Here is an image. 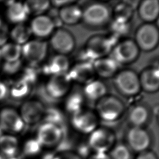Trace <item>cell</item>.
Here are the masks:
<instances>
[{
	"mask_svg": "<svg viewBox=\"0 0 159 159\" xmlns=\"http://www.w3.org/2000/svg\"><path fill=\"white\" fill-rule=\"evenodd\" d=\"M117 39L112 34L110 36L96 35L91 37L86 42L84 49L86 60L91 62L107 57L114 46L118 43Z\"/></svg>",
	"mask_w": 159,
	"mask_h": 159,
	"instance_id": "obj_1",
	"label": "cell"
},
{
	"mask_svg": "<svg viewBox=\"0 0 159 159\" xmlns=\"http://www.w3.org/2000/svg\"><path fill=\"white\" fill-rule=\"evenodd\" d=\"M111 16L112 11L107 4L94 2L83 10L81 20L89 27L99 28L109 24Z\"/></svg>",
	"mask_w": 159,
	"mask_h": 159,
	"instance_id": "obj_2",
	"label": "cell"
},
{
	"mask_svg": "<svg viewBox=\"0 0 159 159\" xmlns=\"http://www.w3.org/2000/svg\"><path fill=\"white\" fill-rule=\"evenodd\" d=\"M125 109L124 102L117 97L106 95L96 102L98 117L106 122H114L119 119Z\"/></svg>",
	"mask_w": 159,
	"mask_h": 159,
	"instance_id": "obj_3",
	"label": "cell"
},
{
	"mask_svg": "<svg viewBox=\"0 0 159 159\" xmlns=\"http://www.w3.org/2000/svg\"><path fill=\"white\" fill-rule=\"evenodd\" d=\"M114 84L121 94L127 97L135 96L141 90L139 75L130 69L118 71L114 76Z\"/></svg>",
	"mask_w": 159,
	"mask_h": 159,
	"instance_id": "obj_4",
	"label": "cell"
},
{
	"mask_svg": "<svg viewBox=\"0 0 159 159\" xmlns=\"http://www.w3.org/2000/svg\"><path fill=\"white\" fill-rule=\"evenodd\" d=\"M159 32L157 27L153 23H144L135 31V40L139 50L150 52L158 45Z\"/></svg>",
	"mask_w": 159,
	"mask_h": 159,
	"instance_id": "obj_5",
	"label": "cell"
},
{
	"mask_svg": "<svg viewBox=\"0 0 159 159\" xmlns=\"http://www.w3.org/2000/svg\"><path fill=\"white\" fill-rule=\"evenodd\" d=\"M140 50L132 39L119 42L112 48L109 57L118 65H126L134 62L139 55Z\"/></svg>",
	"mask_w": 159,
	"mask_h": 159,
	"instance_id": "obj_6",
	"label": "cell"
},
{
	"mask_svg": "<svg viewBox=\"0 0 159 159\" xmlns=\"http://www.w3.org/2000/svg\"><path fill=\"white\" fill-rule=\"evenodd\" d=\"M19 111L11 107L0 110V128L4 134L15 135L20 133L25 127Z\"/></svg>",
	"mask_w": 159,
	"mask_h": 159,
	"instance_id": "obj_7",
	"label": "cell"
},
{
	"mask_svg": "<svg viewBox=\"0 0 159 159\" xmlns=\"http://www.w3.org/2000/svg\"><path fill=\"white\" fill-rule=\"evenodd\" d=\"M115 142L114 134L108 129L97 127L88 138V145L95 153H107L113 147Z\"/></svg>",
	"mask_w": 159,
	"mask_h": 159,
	"instance_id": "obj_8",
	"label": "cell"
},
{
	"mask_svg": "<svg viewBox=\"0 0 159 159\" xmlns=\"http://www.w3.org/2000/svg\"><path fill=\"white\" fill-rule=\"evenodd\" d=\"M48 52V43L40 40H30L22 46V57L29 65H37L45 58Z\"/></svg>",
	"mask_w": 159,
	"mask_h": 159,
	"instance_id": "obj_9",
	"label": "cell"
},
{
	"mask_svg": "<svg viewBox=\"0 0 159 159\" xmlns=\"http://www.w3.org/2000/svg\"><path fill=\"white\" fill-rule=\"evenodd\" d=\"M50 45L57 54L66 56L74 50L75 40L68 30L63 28H58L51 35Z\"/></svg>",
	"mask_w": 159,
	"mask_h": 159,
	"instance_id": "obj_10",
	"label": "cell"
},
{
	"mask_svg": "<svg viewBox=\"0 0 159 159\" xmlns=\"http://www.w3.org/2000/svg\"><path fill=\"white\" fill-rule=\"evenodd\" d=\"M63 136L61 127L44 122L37 130L36 139L42 147H53L58 144Z\"/></svg>",
	"mask_w": 159,
	"mask_h": 159,
	"instance_id": "obj_11",
	"label": "cell"
},
{
	"mask_svg": "<svg viewBox=\"0 0 159 159\" xmlns=\"http://www.w3.org/2000/svg\"><path fill=\"white\" fill-rule=\"evenodd\" d=\"M71 123L76 130L82 134H90L98 127V117L94 112L82 109L72 115Z\"/></svg>",
	"mask_w": 159,
	"mask_h": 159,
	"instance_id": "obj_12",
	"label": "cell"
},
{
	"mask_svg": "<svg viewBox=\"0 0 159 159\" xmlns=\"http://www.w3.org/2000/svg\"><path fill=\"white\" fill-rule=\"evenodd\" d=\"M71 83L67 74L51 76L46 83L45 91L52 99H61L68 94Z\"/></svg>",
	"mask_w": 159,
	"mask_h": 159,
	"instance_id": "obj_13",
	"label": "cell"
},
{
	"mask_svg": "<svg viewBox=\"0 0 159 159\" xmlns=\"http://www.w3.org/2000/svg\"><path fill=\"white\" fill-rule=\"evenodd\" d=\"M45 109L39 101L28 100L21 105L19 112L25 124L34 125L43 119Z\"/></svg>",
	"mask_w": 159,
	"mask_h": 159,
	"instance_id": "obj_14",
	"label": "cell"
},
{
	"mask_svg": "<svg viewBox=\"0 0 159 159\" xmlns=\"http://www.w3.org/2000/svg\"><path fill=\"white\" fill-rule=\"evenodd\" d=\"M95 72L91 61H81L70 67L67 75L70 80L78 83L86 84L94 80Z\"/></svg>",
	"mask_w": 159,
	"mask_h": 159,
	"instance_id": "obj_15",
	"label": "cell"
},
{
	"mask_svg": "<svg viewBox=\"0 0 159 159\" xmlns=\"http://www.w3.org/2000/svg\"><path fill=\"white\" fill-rule=\"evenodd\" d=\"M127 141L133 150L140 153L149 147L150 137L143 127H132L127 134Z\"/></svg>",
	"mask_w": 159,
	"mask_h": 159,
	"instance_id": "obj_16",
	"label": "cell"
},
{
	"mask_svg": "<svg viewBox=\"0 0 159 159\" xmlns=\"http://www.w3.org/2000/svg\"><path fill=\"white\" fill-rule=\"evenodd\" d=\"M55 24L53 19L47 15L35 16L29 25L32 34L40 39L49 37L55 30Z\"/></svg>",
	"mask_w": 159,
	"mask_h": 159,
	"instance_id": "obj_17",
	"label": "cell"
},
{
	"mask_svg": "<svg viewBox=\"0 0 159 159\" xmlns=\"http://www.w3.org/2000/svg\"><path fill=\"white\" fill-rule=\"evenodd\" d=\"M141 89L147 93H153L159 88V71L157 67H149L144 69L139 75Z\"/></svg>",
	"mask_w": 159,
	"mask_h": 159,
	"instance_id": "obj_18",
	"label": "cell"
},
{
	"mask_svg": "<svg viewBox=\"0 0 159 159\" xmlns=\"http://www.w3.org/2000/svg\"><path fill=\"white\" fill-rule=\"evenodd\" d=\"M7 2L6 16L8 21L14 25L24 23L29 16L25 3L13 1Z\"/></svg>",
	"mask_w": 159,
	"mask_h": 159,
	"instance_id": "obj_19",
	"label": "cell"
},
{
	"mask_svg": "<svg viewBox=\"0 0 159 159\" xmlns=\"http://www.w3.org/2000/svg\"><path fill=\"white\" fill-rule=\"evenodd\" d=\"M70 68V61L66 55L57 54L52 57L45 65L43 71L50 76L67 74Z\"/></svg>",
	"mask_w": 159,
	"mask_h": 159,
	"instance_id": "obj_20",
	"label": "cell"
},
{
	"mask_svg": "<svg viewBox=\"0 0 159 159\" xmlns=\"http://www.w3.org/2000/svg\"><path fill=\"white\" fill-rule=\"evenodd\" d=\"M92 63L95 74L101 78H111L118 72L119 65L109 56L97 59Z\"/></svg>",
	"mask_w": 159,
	"mask_h": 159,
	"instance_id": "obj_21",
	"label": "cell"
},
{
	"mask_svg": "<svg viewBox=\"0 0 159 159\" xmlns=\"http://www.w3.org/2000/svg\"><path fill=\"white\" fill-rule=\"evenodd\" d=\"M127 119L132 127H143L150 119L149 108L143 104L134 106L129 112Z\"/></svg>",
	"mask_w": 159,
	"mask_h": 159,
	"instance_id": "obj_22",
	"label": "cell"
},
{
	"mask_svg": "<svg viewBox=\"0 0 159 159\" xmlns=\"http://www.w3.org/2000/svg\"><path fill=\"white\" fill-rule=\"evenodd\" d=\"M82 92L85 99L97 102L106 96L107 88L103 81L94 79L84 84Z\"/></svg>",
	"mask_w": 159,
	"mask_h": 159,
	"instance_id": "obj_23",
	"label": "cell"
},
{
	"mask_svg": "<svg viewBox=\"0 0 159 159\" xmlns=\"http://www.w3.org/2000/svg\"><path fill=\"white\" fill-rule=\"evenodd\" d=\"M138 14L145 23H152L159 14V2L157 0H143L138 6Z\"/></svg>",
	"mask_w": 159,
	"mask_h": 159,
	"instance_id": "obj_24",
	"label": "cell"
},
{
	"mask_svg": "<svg viewBox=\"0 0 159 159\" xmlns=\"http://www.w3.org/2000/svg\"><path fill=\"white\" fill-rule=\"evenodd\" d=\"M82 11L83 9L79 6L73 3L60 8L58 11V17L63 23L72 25L81 20Z\"/></svg>",
	"mask_w": 159,
	"mask_h": 159,
	"instance_id": "obj_25",
	"label": "cell"
},
{
	"mask_svg": "<svg viewBox=\"0 0 159 159\" xmlns=\"http://www.w3.org/2000/svg\"><path fill=\"white\" fill-rule=\"evenodd\" d=\"M9 87V95L15 100L27 98L32 91V85L22 78L13 81Z\"/></svg>",
	"mask_w": 159,
	"mask_h": 159,
	"instance_id": "obj_26",
	"label": "cell"
},
{
	"mask_svg": "<svg viewBox=\"0 0 159 159\" xmlns=\"http://www.w3.org/2000/svg\"><path fill=\"white\" fill-rule=\"evenodd\" d=\"M19 147L17 138L14 135L4 134L0 137V154L4 157L16 155Z\"/></svg>",
	"mask_w": 159,
	"mask_h": 159,
	"instance_id": "obj_27",
	"label": "cell"
},
{
	"mask_svg": "<svg viewBox=\"0 0 159 159\" xmlns=\"http://www.w3.org/2000/svg\"><path fill=\"white\" fill-rule=\"evenodd\" d=\"M84 97L82 91H72L66 96L65 107L67 112L73 115L81 111L84 102Z\"/></svg>",
	"mask_w": 159,
	"mask_h": 159,
	"instance_id": "obj_28",
	"label": "cell"
},
{
	"mask_svg": "<svg viewBox=\"0 0 159 159\" xmlns=\"http://www.w3.org/2000/svg\"><path fill=\"white\" fill-rule=\"evenodd\" d=\"M32 35L29 25L23 23L14 25L10 30L9 38L12 42L22 46L30 40Z\"/></svg>",
	"mask_w": 159,
	"mask_h": 159,
	"instance_id": "obj_29",
	"label": "cell"
},
{
	"mask_svg": "<svg viewBox=\"0 0 159 159\" xmlns=\"http://www.w3.org/2000/svg\"><path fill=\"white\" fill-rule=\"evenodd\" d=\"M0 52L3 61H17L22 57V46L7 42L0 47Z\"/></svg>",
	"mask_w": 159,
	"mask_h": 159,
	"instance_id": "obj_30",
	"label": "cell"
},
{
	"mask_svg": "<svg viewBox=\"0 0 159 159\" xmlns=\"http://www.w3.org/2000/svg\"><path fill=\"white\" fill-rule=\"evenodd\" d=\"M133 6L125 2L116 4L112 12L114 20L121 22H129L134 15Z\"/></svg>",
	"mask_w": 159,
	"mask_h": 159,
	"instance_id": "obj_31",
	"label": "cell"
},
{
	"mask_svg": "<svg viewBox=\"0 0 159 159\" xmlns=\"http://www.w3.org/2000/svg\"><path fill=\"white\" fill-rule=\"evenodd\" d=\"M29 15L32 14L35 16L43 14L50 7V2L49 1H27L24 2Z\"/></svg>",
	"mask_w": 159,
	"mask_h": 159,
	"instance_id": "obj_32",
	"label": "cell"
},
{
	"mask_svg": "<svg viewBox=\"0 0 159 159\" xmlns=\"http://www.w3.org/2000/svg\"><path fill=\"white\" fill-rule=\"evenodd\" d=\"M44 122H49L60 127L63 124L65 121V117L61 111L55 107H50L45 109L43 116Z\"/></svg>",
	"mask_w": 159,
	"mask_h": 159,
	"instance_id": "obj_33",
	"label": "cell"
},
{
	"mask_svg": "<svg viewBox=\"0 0 159 159\" xmlns=\"http://www.w3.org/2000/svg\"><path fill=\"white\" fill-rule=\"evenodd\" d=\"M130 30L129 22H121L113 19L110 23V30L111 34L117 39L127 35Z\"/></svg>",
	"mask_w": 159,
	"mask_h": 159,
	"instance_id": "obj_34",
	"label": "cell"
},
{
	"mask_svg": "<svg viewBox=\"0 0 159 159\" xmlns=\"http://www.w3.org/2000/svg\"><path fill=\"white\" fill-rule=\"evenodd\" d=\"M42 146L36 139L27 140L22 146L23 153L27 157H33L38 155L42 150Z\"/></svg>",
	"mask_w": 159,
	"mask_h": 159,
	"instance_id": "obj_35",
	"label": "cell"
},
{
	"mask_svg": "<svg viewBox=\"0 0 159 159\" xmlns=\"http://www.w3.org/2000/svg\"><path fill=\"white\" fill-rule=\"evenodd\" d=\"M111 159H130V153L124 144H118L112 148L109 154Z\"/></svg>",
	"mask_w": 159,
	"mask_h": 159,
	"instance_id": "obj_36",
	"label": "cell"
},
{
	"mask_svg": "<svg viewBox=\"0 0 159 159\" xmlns=\"http://www.w3.org/2000/svg\"><path fill=\"white\" fill-rule=\"evenodd\" d=\"M22 69V62L20 59L14 61H2L1 70L6 75H13L17 74Z\"/></svg>",
	"mask_w": 159,
	"mask_h": 159,
	"instance_id": "obj_37",
	"label": "cell"
},
{
	"mask_svg": "<svg viewBox=\"0 0 159 159\" xmlns=\"http://www.w3.org/2000/svg\"><path fill=\"white\" fill-rule=\"evenodd\" d=\"M36 65H29V66L23 69L22 76L20 78L26 81L30 84H33L37 81L38 77V70L35 68Z\"/></svg>",
	"mask_w": 159,
	"mask_h": 159,
	"instance_id": "obj_38",
	"label": "cell"
},
{
	"mask_svg": "<svg viewBox=\"0 0 159 159\" xmlns=\"http://www.w3.org/2000/svg\"><path fill=\"white\" fill-rule=\"evenodd\" d=\"M10 30L7 23L0 18V47L8 42Z\"/></svg>",
	"mask_w": 159,
	"mask_h": 159,
	"instance_id": "obj_39",
	"label": "cell"
},
{
	"mask_svg": "<svg viewBox=\"0 0 159 159\" xmlns=\"http://www.w3.org/2000/svg\"><path fill=\"white\" fill-rule=\"evenodd\" d=\"M54 159H82L78 155L72 152H63L55 155Z\"/></svg>",
	"mask_w": 159,
	"mask_h": 159,
	"instance_id": "obj_40",
	"label": "cell"
},
{
	"mask_svg": "<svg viewBox=\"0 0 159 159\" xmlns=\"http://www.w3.org/2000/svg\"><path fill=\"white\" fill-rule=\"evenodd\" d=\"M9 95V87L4 82L0 80V102L4 100Z\"/></svg>",
	"mask_w": 159,
	"mask_h": 159,
	"instance_id": "obj_41",
	"label": "cell"
},
{
	"mask_svg": "<svg viewBox=\"0 0 159 159\" xmlns=\"http://www.w3.org/2000/svg\"><path fill=\"white\" fill-rule=\"evenodd\" d=\"M50 2V5L53 6L55 7H57L60 9L65 6H66L68 5L75 3L74 1H68V0H60V1L55 0Z\"/></svg>",
	"mask_w": 159,
	"mask_h": 159,
	"instance_id": "obj_42",
	"label": "cell"
},
{
	"mask_svg": "<svg viewBox=\"0 0 159 159\" xmlns=\"http://www.w3.org/2000/svg\"><path fill=\"white\" fill-rule=\"evenodd\" d=\"M136 159H157V157L153 152L145 150L140 152Z\"/></svg>",
	"mask_w": 159,
	"mask_h": 159,
	"instance_id": "obj_43",
	"label": "cell"
},
{
	"mask_svg": "<svg viewBox=\"0 0 159 159\" xmlns=\"http://www.w3.org/2000/svg\"><path fill=\"white\" fill-rule=\"evenodd\" d=\"M88 159H111L107 153H94Z\"/></svg>",
	"mask_w": 159,
	"mask_h": 159,
	"instance_id": "obj_44",
	"label": "cell"
},
{
	"mask_svg": "<svg viewBox=\"0 0 159 159\" xmlns=\"http://www.w3.org/2000/svg\"><path fill=\"white\" fill-rule=\"evenodd\" d=\"M55 155H56L55 153L48 152V153H47L45 155H43L42 159H54Z\"/></svg>",
	"mask_w": 159,
	"mask_h": 159,
	"instance_id": "obj_45",
	"label": "cell"
},
{
	"mask_svg": "<svg viewBox=\"0 0 159 159\" xmlns=\"http://www.w3.org/2000/svg\"><path fill=\"white\" fill-rule=\"evenodd\" d=\"M2 159H20L17 155L12 156V157H2Z\"/></svg>",
	"mask_w": 159,
	"mask_h": 159,
	"instance_id": "obj_46",
	"label": "cell"
},
{
	"mask_svg": "<svg viewBox=\"0 0 159 159\" xmlns=\"http://www.w3.org/2000/svg\"><path fill=\"white\" fill-rule=\"evenodd\" d=\"M2 57H1V52H0V71L1 70V66H2Z\"/></svg>",
	"mask_w": 159,
	"mask_h": 159,
	"instance_id": "obj_47",
	"label": "cell"
},
{
	"mask_svg": "<svg viewBox=\"0 0 159 159\" xmlns=\"http://www.w3.org/2000/svg\"><path fill=\"white\" fill-rule=\"evenodd\" d=\"M4 133L2 132V130H1V129L0 128V137L2 135H3Z\"/></svg>",
	"mask_w": 159,
	"mask_h": 159,
	"instance_id": "obj_48",
	"label": "cell"
},
{
	"mask_svg": "<svg viewBox=\"0 0 159 159\" xmlns=\"http://www.w3.org/2000/svg\"><path fill=\"white\" fill-rule=\"evenodd\" d=\"M0 159H2V156L0 154Z\"/></svg>",
	"mask_w": 159,
	"mask_h": 159,
	"instance_id": "obj_49",
	"label": "cell"
}]
</instances>
